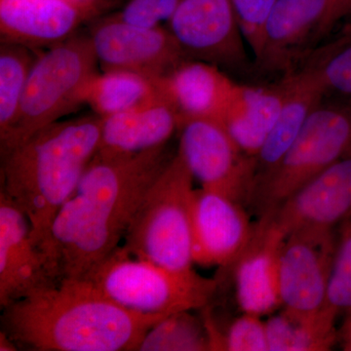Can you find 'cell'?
I'll list each match as a JSON object with an SVG mask.
<instances>
[{"instance_id": "cell-22", "label": "cell", "mask_w": 351, "mask_h": 351, "mask_svg": "<svg viewBox=\"0 0 351 351\" xmlns=\"http://www.w3.org/2000/svg\"><path fill=\"white\" fill-rule=\"evenodd\" d=\"M158 78L125 69L97 73L85 89L84 104L100 117L144 107L166 99Z\"/></svg>"}, {"instance_id": "cell-24", "label": "cell", "mask_w": 351, "mask_h": 351, "mask_svg": "<svg viewBox=\"0 0 351 351\" xmlns=\"http://www.w3.org/2000/svg\"><path fill=\"white\" fill-rule=\"evenodd\" d=\"M38 55L21 44L0 46V145L8 138L18 117L32 66Z\"/></svg>"}, {"instance_id": "cell-3", "label": "cell", "mask_w": 351, "mask_h": 351, "mask_svg": "<svg viewBox=\"0 0 351 351\" xmlns=\"http://www.w3.org/2000/svg\"><path fill=\"white\" fill-rule=\"evenodd\" d=\"M101 128L97 114L58 120L1 156V191L24 212L41 251L58 212L98 152Z\"/></svg>"}, {"instance_id": "cell-8", "label": "cell", "mask_w": 351, "mask_h": 351, "mask_svg": "<svg viewBox=\"0 0 351 351\" xmlns=\"http://www.w3.org/2000/svg\"><path fill=\"white\" fill-rule=\"evenodd\" d=\"M179 131L177 152L201 188L248 205L255 180V158L244 154L215 120L186 119Z\"/></svg>"}, {"instance_id": "cell-2", "label": "cell", "mask_w": 351, "mask_h": 351, "mask_svg": "<svg viewBox=\"0 0 351 351\" xmlns=\"http://www.w3.org/2000/svg\"><path fill=\"white\" fill-rule=\"evenodd\" d=\"M2 331L36 351L138 350L167 316L128 311L82 278L63 279L2 308Z\"/></svg>"}, {"instance_id": "cell-28", "label": "cell", "mask_w": 351, "mask_h": 351, "mask_svg": "<svg viewBox=\"0 0 351 351\" xmlns=\"http://www.w3.org/2000/svg\"><path fill=\"white\" fill-rule=\"evenodd\" d=\"M326 308L337 318L351 313V217L337 228Z\"/></svg>"}, {"instance_id": "cell-27", "label": "cell", "mask_w": 351, "mask_h": 351, "mask_svg": "<svg viewBox=\"0 0 351 351\" xmlns=\"http://www.w3.org/2000/svg\"><path fill=\"white\" fill-rule=\"evenodd\" d=\"M209 338L210 350L269 351L265 321L254 314L244 313L221 332L205 311L203 314Z\"/></svg>"}, {"instance_id": "cell-29", "label": "cell", "mask_w": 351, "mask_h": 351, "mask_svg": "<svg viewBox=\"0 0 351 351\" xmlns=\"http://www.w3.org/2000/svg\"><path fill=\"white\" fill-rule=\"evenodd\" d=\"M247 45L257 64L263 47L265 27L277 0H232Z\"/></svg>"}, {"instance_id": "cell-9", "label": "cell", "mask_w": 351, "mask_h": 351, "mask_svg": "<svg viewBox=\"0 0 351 351\" xmlns=\"http://www.w3.org/2000/svg\"><path fill=\"white\" fill-rule=\"evenodd\" d=\"M350 16L351 0H277L256 64L287 75L313 54L335 25Z\"/></svg>"}, {"instance_id": "cell-30", "label": "cell", "mask_w": 351, "mask_h": 351, "mask_svg": "<svg viewBox=\"0 0 351 351\" xmlns=\"http://www.w3.org/2000/svg\"><path fill=\"white\" fill-rule=\"evenodd\" d=\"M179 3L180 0H130L113 17L129 24L156 27L169 21Z\"/></svg>"}, {"instance_id": "cell-6", "label": "cell", "mask_w": 351, "mask_h": 351, "mask_svg": "<svg viewBox=\"0 0 351 351\" xmlns=\"http://www.w3.org/2000/svg\"><path fill=\"white\" fill-rule=\"evenodd\" d=\"M97 58L89 36H73L38 55L32 66L18 117L1 156L38 129L58 121L84 104Z\"/></svg>"}, {"instance_id": "cell-17", "label": "cell", "mask_w": 351, "mask_h": 351, "mask_svg": "<svg viewBox=\"0 0 351 351\" xmlns=\"http://www.w3.org/2000/svg\"><path fill=\"white\" fill-rule=\"evenodd\" d=\"M285 237L269 217H261L250 243L232 265L237 301L243 313L262 317L282 307L278 267Z\"/></svg>"}, {"instance_id": "cell-20", "label": "cell", "mask_w": 351, "mask_h": 351, "mask_svg": "<svg viewBox=\"0 0 351 351\" xmlns=\"http://www.w3.org/2000/svg\"><path fill=\"white\" fill-rule=\"evenodd\" d=\"M101 119L97 154L103 156H128L162 147L182 124L181 117L167 99Z\"/></svg>"}, {"instance_id": "cell-4", "label": "cell", "mask_w": 351, "mask_h": 351, "mask_svg": "<svg viewBox=\"0 0 351 351\" xmlns=\"http://www.w3.org/2000/svg\"><path fill=\"white\" fill-rule=\"evenodd\" d=\"M80 278L128 311L162 316L205 308L219 285L193 269L177 271L135 257L123 246Z\"/></svg>"}, {"instance_id": "cell-26", "label": "cell", "mask_w": 351, "mask_h": 351, "mask_svg": "<svg viewBox=\"0 0 351 351\" xmlns=\"http://www.w3.org/2000/svg\"><path fill=\"white\" fill-rule=\"evenodd\" d=\"M302 64L299 68L311 71L326 93L351 98V27L341 38L314 51Z\"/></svg>"}, {"instance_id": "cell-21", "label": "cell", "mask_w": 351, "mask_h": 351, "mask_svg": "<svg viewBox=\"0 0 351 351\" xmlns=\"http://www.w3.org/2000/svg\"><path fill=\"white\" fill-rule=\"evenodd\" d=\"M282 101L281 82L270 87L239 84L221 125L244 154L255 158L276 124Z\"/></svg>"}, {"instance_id": "cell-14", "label": "cell", "mask_w": 351, "mask_h": 351, "mask_svg": "<svg viewBox=\"0 0 351 351\" xmlns=\"http://www.w3.org/2000/svg\"><path fill=\"white\" fill-rule=\"evenodd\" d=\"M43 252L34 242L29 219L0 193V306L40 289L57 285Z\"/></svg>"}, {"instance_id": "cell-5", "label": "cell", "mask_w": 351, "mask_h": 351, "mask_svg": "<svg viewBox=\"0 0 351 351\" xmlns=\"http://www.w3.org/2000/svg\"><path fill=\"white\" fill-rule=\"evenodd\" d=\"M193 180L177 152L132 219L123 245L131 255L177 271L193 269Z\"/></svg>"}, {"instance_id": "cell-33", "label": "cell", "mask_w": 351, "mask_h": 351, "mask_svg": "<svg viewBox=\"0 0 351 351\" xmlns=\"http://www.w3.org/2000/svg\"><path fill=\"white\" fill-rule=\"evenodd\" d=\"M69 1L75 2V3L85 4V5H92L97 7H103L106 0H69Z\"/></svg>"}, {"instance_id": "cell-11", "label": "cell", "mask_w": 351, "mask_h": 351, "mask_svg": "<svg viewBox=\"0 0 351 351\" xmlns=\"http://www.w3.org/2000/svg\"><path fill=\"white\" fill-rule=\"evenodd\" d=\"M336 230L302 228L289 233L279 253V290L283 308L315 314L326 307Z\"/></svg>"}, {"instance_id": "cell-13", "label": "cell", "mask_w": 351, "mask_h": 351, "mask_svg": "<svg viewBox=\"0 0 351 351\" xmlns=\"http://www.w3.org/2000/svg\"><path fill=\"white\" fill-rule=\"evenodd\" d=\"M255 225L244 205L206 189H195L191 201L193 263L230 267L250 243Z\"/></svg>"}, {"instance_id": "cell-19", "label": "cell", "mask_w": 351, "mask_h": 351, "mask_svg": "<svg viewBox=\"0 0 351 351\" xmlns=\"http://www.w3.org/2000/svg\"><path fill=\"white\" fill-rule=\"evenodd\" d=\"M280 82L283 88L282 106L276 124L255 157L254 186L281 160L301 133L309 115L327 94L317 78L304 68L295 69L284 75Z\"/></svg>"}, {"instance_id": "cell-16", "label": "cell", "mask_w": 351, "mask_h": 351, "mask_svg": "<svg viewBox=\"0 0 351 351\" xmlns=\"http://www.w3.org/2000/svg\"><path fill=\"white\" fill-rule=\"evenodd\" d=\"M101 9L69 0H0L1 41L50 48L73 36Z\"/></svg>"}, {"instance_id": "cell-1", "label": "cell", "mask_w": 351, "mask_h": 351, "mask_svg": "<svg viewBox=\"0 0 351 351\" xmlns=\"http://www.w3.org/2000/svg\"><path fill=\"white\" fill-rule=\"evenodd\" d=\"M173 156L167 145L128 156H95L55 217L43 248L57 283L80 278L119 247L145 193Z\"/></svg>"}, {"instance_id": "cell-31", "label": "cell", "mask_w": 351, "mask_h": 351, "mask_svg": "<svg viewBox=\"0 0 351 351\" xmlns=\"http://www.w3.org/2000/svg\"><path fill=\"white\" fill-rule=\"evenodd\" d=\"M339 341L343 350L351 351V313L346 316L339 331Z\"/></svg>"}, {"instance_id": "cell-23", "label": "cell", "mask_w": 351, "mask_h": 351, "mask_svg": "<svg viewBox=\"0 0 351 351\" xmlns=\"http://www.w3.org/2000/svg\"><path fill=\"white\" fill-rule=\"evenodd\" d=\"M338 318L326 307L315 314L283 308L265 321L269 351H327L339 341Z\"/></svg>"}, {"instance_id": "cell-25", "label": "cell", "mask_w": 351, "mask_h": 351, "mask_svg": "<svg viewBox=\"0 0 351 351\" xmlns=\"http://www.w3.org/2000/svg\"><path fill=\"white\" fill-rule=\"evenodd\" d=\"M138 351L210 350L204 320L191 311L171 314L147 332Z\"/></svg>"}, {"instance_id": "cell-12", "label": "cell", "mask_w": 351, "mask_h": 351, "mask_svg": "<svg viewBox=\"0 0 351 351\" xmlns=\"http://www.w3.org/2000/svg\"><path fill=\"white\" fill-rule=\"evenodd\" d=\"M89 38L103 71L125 69L158 78L188 59L169 29L160 25L129 24L112 16L95 25Z\"/></svg>"}, {"instance_id": "cell-15", "label": "cell", "mask_w": 351, "mask_h": 351, "mask_svg": "<svg viewBox=\"0 0 351 351\" xmlns=\"http://www.w3.org/2000/svg\"><path fill=\"white\" fill-rule=\"evenodd\" d=\"M263 216L285 237L302 228L336 230L351 217V152Z\"/></svg>"}, {"instance_id": "cell-18", "label": "cell", "mask_w": 351, "mask_h": 351, "mask_svg": "<svg viewBox=\"0 0 351 351\" xmlns=\"http://www.w3.org/2000/svg\"><path fill=\"white\" fill-rule=\"evenodd\" d=\"M158 80L182 122L206 119L221 124L239 86L219 66L195 59H184Z\"/></svg>"}, {"instance_id": "cell-7", "label": "cell", "mask_w": 351, "mask_h": 351, "mask_svg": "<svg viewBox=\"0 0 351 351\" xmlns=\"http://www.w3.org/2000/svg\"><path fill=\"white\" fill-rule=\"evenodd\" d=\"M351 152V106H318L281 160L258 180L249 206L274 211L316 176Z\"/></svg>"}, {"instance_id": "cell-32", "label": "cell", "mask_w": 351, "mask_h": 351, "mask_svg": "<svg viewBox=\"0 0 351 351\" xmlns=\"http://www.w3.org/2000/svg\"><path fill=\"white\" fill-rule=\"evenodd\" d=\"M16 348L17 346L15 345L12 339L9 338L8 335L5 332L1 331L0 332V350H17L18 348Z\"/></svg>"}, {"instance_id": "cell-10", "label": "cell", "mask_w": 351, "mask_h": 351, "mask_svg": "<svg viewBox=\"0 0 351 351\" xmlns=\"http://www.w3.org/2000/svg\"><path fill=\"white\" fill-rule=\"evenodd\" d=\"M169 31L188 59L243 73L250 68L247 43L232 0H180Z\"/></svg>"}]
</instances>
